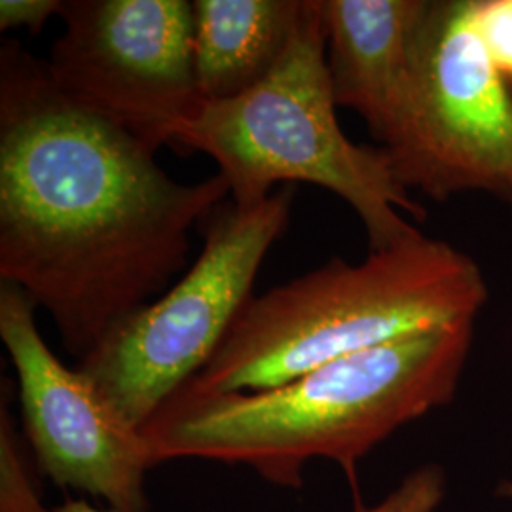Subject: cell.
Segmentation results:
<instances>
[{"label": "cell", "instance_id": "obj_1", "mask_svg": "<svg viewBox=\"0 0 512 512\" xmlns=\"http://www.w3.org/2000/svg\"><path fill=\"white\" fill-rule=\"evenodd\" d=\"M156 150L80 107L19 42L0 50V279L52 317L78 361L186 266L230 194L173 181Z\"/></svg>", "mask_w": 512, "mask_h": 512}, {"label": "cell", "instance_id": "obj_2", "mask_svg": "<svg viewBox=\"0 0 512 512\" xmlns=\"http://www.w3.org/2000/svg\"><path fill=\"white\" fill-rule=\"evenodd\" d=\"M475 323L420 330L317 366L264 391L205 393L184 385L143 427L154 463L209 459L300 488L311 459L357 463L395 431L446 406Z\"/></svg>", "mask_w": 512, "mask_h": 512}, {"label": "cell", "instance_id": "obj_3", "mask_svg": "<svg viewBox=\"0 0 512 512\" xmlns=\"http://www.w3.org/2000/svg\"><path fill=\"white\" fill-rule=\"evenodd\" d=\"M488 300L480 266L418 234L365 262L332 258L253 296L188 385L205 393L264 391L317 366L420 330L471 321Z\"/></svg>", "mask_w": 512, "mask_h": 512}, {"label": "cell", "instance_id": "obj_4", "mask_svg": "<svg viewBox=\"0 0 512 512\" xmlns=\"http://www.w3.org/2000/svg\"><path fill=\"white\" fill-rule=\"evenodd\" d=\"M327 65L323 2L306 0L287 52L256 88L205 103L171 129V143L200 150L219 165L234 205L266 202L277 183L330 190L359 215L370 251H384L420 230L423 207L397 181L382 147L355 145L336 118Z\"/></svg>", "mask_w": 512, "mask_h": 512}, {"label": "cell", "instance_id": "obj_5", "mask_svg": "<svg viewBox=\"0 0 512 512\" xmlns=\"http://www.w3.org/2000/svg\"><path fill=\"white\" fill-rule=\"evenodd\" d=\"M294 190L285 186L255 209L222 203L205 220V245L188 274L158 300L129 313L78 361L126 420L143 431L196 378L253 298V285L287 230Z\"/></svg>", "mask_w": 512, "mask_h": 512}, {"label": "cell", "instance_id": "obj_6", "mask_svg": "<svg viewBox=\"0 0 512 512\" xmlns=\"http://www.w3.org/2000/svg\"><path fill=\"white\" fill-rule=\"evenodd\" d=\"M384 152L397 181L431 200L512 194V95L482 0H427L408 92Z\"/></svg>", "mask_w": 512, "mask_h": 512}, {"label": "cell", "instance_id": "obj_7", "mask_svg": "<svg viewBox=\"0 0 512 512\" xmlns=\"http://www.w3.org/2000/svg\"><path fill=\"white\" fill-rule=\"evenodd\" d=\"M65 31L46 61L74 103L158 150L200 107L186 0H65Z\"/></svg>", "mask_w": 512, "mask_h": 512}, {"label": "cell", "instance_id": "obj_8", "mask_svg": "<svg viewBox=\"0 0 512 512\" xmlns=\"http://www.w3.org/2000/svg\"><path fill=\"white\" fill-rule=\"evenodd\" d=\"M37 306L16 285H0V338L16 368L21 423L38 467L55 486L103 499L116 512H148L147 439L78 368L44 342Z\"/></svg>", "mask_w": 512, "mask_h": 512}, {"label": "cell", "instance_id": "obj_9", "mask_svg": "<svg viewBox=\"0 0 512 512\" xmlns=\"http://www.w3.org/2000/svg\"><path fill=\"white\" fill-rule=\"evenodd\" d=\"M332 92L385 147L403 112L427 0H321Z\"/></svg>", "mask_w": 512, "mask_h": 512}, {"label": "cell", "instance_id": "obj_10", "mask_svg": "<svg viewBox=\"0 0 512 512\" xmlns=\"http://www.w3.org/2000/svg\"><path fill=\"white\" fill-rule=\"evenodd\" d=\"M304 2H192V59L202 101H228L266 80L293 40Z\"/></svg>", "mask_w": 512, "mask_h": 512}, {"label": "cell", "instance_id": "obj_11", "mask_svg": "<svg viewBox=\"0 0 512 512\" xmlns=\"http://www.w3.org/2000/svg\"><path fill=\"white\" fill-rule=\"evenodd\" d=\"M0 512H116L93 507L82 499H65L59 507H44L23 465L14 421L6 410L0 418Z\"/></svg>", "mask_w": 512, "mask_h": 512}, {"label": "cell", "instance_id": "obj_12", "mask_svg": "<svg viewBox=\"0 0 512 512\" xmlns=\"http://www.w3.org/2000/svg\"><path fill=\"white\" fill-rule=\"evenodd\" d=\"M446 492V478L439 465L429 463L414 469L403 482L374 507L359 503L355 512H435Z\"/></svg>", "mask_w": 512, "mask_h": 512}, {"label": "cell", "instance_id": "obj_13", "mask_svg": "<svg viewBox=\"0 0 512 512\" xmlns=\"http://www.w3.org/2000/svg\"><path fill=\"white\" fill-rule=\"evenodd\" d=\"M65 0H2L0 29H27L37 35L54 16H61Z\"/></svg>", "mask_w": 512, "mask_h": 512}, {"label": "cell", "instance_id": "obj_14", "mask_svg": "<svg viewBox=\"0 0 512 512\" xmlns=\"http://www.w3.org/2000/svg\"><path fill=\"white\" fill-rule=\"evenodd\" d=\"M488 31L495 38H511L512 44V0H499L494 6V12L488 21ZM511 44H494L495 48H505ZM507 76V84L512 95V65L505 71Z\"/></svg>", "mask_w": 512, "mask_h": 512}, {"label": "cell", "instance_id": "obj_15", "mask_svg": "<svg viewBox=\"0 0 512 512\" xmlns=\"http://www.w3.org/2000/svg\"><path fill=\"white\" fill-rule=\"evenodd\" d=\"M499 495L512 499V480H505V482L499 486Z\"/></svg>", "mask_w": 512, "mask_h": 512}, {"label": "cell", "instance_id": "obj_16", "mask_svg": "<svg viewBox=\"0 0 512 512\" xmlns=\"http://www.w3.org/2000/svg\"><path fill=\"white\" fill-rule=\"evenodd\" d=\"M507 202L511 203V205H512V194H511V196H509V198H507Z\"/></svg>", "mask_w": 512, "mask_h": 512}]
</instances>
